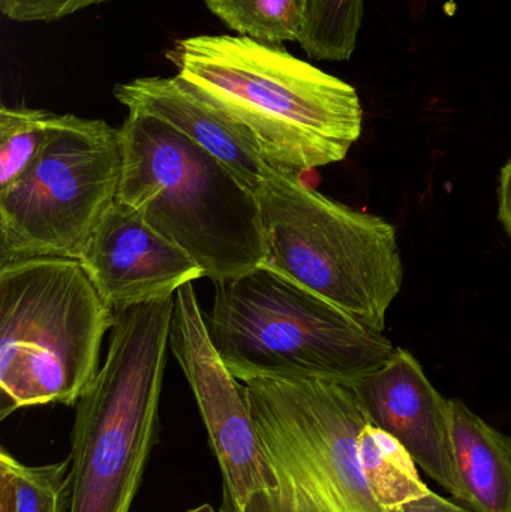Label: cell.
I'll use <instances>...</instances> for the list:
<instances>
[{
  "mask_svg": "<svg viewBox=\"0 0 511 512\" xmlns=\"http://www.w3.org/2000/svg\"><path fill=\"white\" fill-rule=\"evenodd\" d=\"M245 387L281 512H470L423 483L407 451L369 421L353 384L257 378Z\"/></svg>",
  "mask_w": 511,
  "mask_h": 512,
  "instance_id": "obj_1",
  "label": "cell"
},
{
  "mask_svg": "<svg viewBox=\"0 0 511 512\" xmlns=\"http://www.w3.org/2000/svg\"><path fill=\"white\" fill-rule=\"evenodd\" d=\"M167 57L279 170L299 173L344 161L362 134L356 89L279 45L201 35L177 41Z\"/></svg>",
  "mask_w": 511,
  "mask_h": 512,
  "instance_id": "obj_2",
  "label": "cell"
},
{
  "mask_svg": "<svg viewBox=\"0 0 511 512\" xmlns=\"http://www.w3.org/2000/svg\"><path fill=\"white\" fill-rule=\"evenodd\" d=\"M119 132L120 203L191 255L213 283L266 264L260 201L233 171L158 117L129 111Z\"/></svg>",
  "mask_w": 511,
  "mask_h": 512,
  "instance_id": "obj_3",
  "label": "cell"
},
{
  "mask_svg": "<svg viewBox=\"0 0 511 512\" xmlns=\"http://www.w3.org/2000/svg\"><path fill=\"white\" fill-rule=\"evenodd\" d=\"M204 319L219 357L242 382L317 378L353 384L395 351L383 333L266 264L216 282Z\"/></svg>",
  "mask_w": 511,
  "mask_h": 512,
  "instance_id": "obj_4",
  "label": "cell"
},
{
  "mask_svg": "<svg viewBox=\"0 0 511 512\" xmlns=\"http://www.w3.org/2000/svg\"><path fill=\"white\" fill-rule=\"evenodd\" d=\"M174 297L114 312L105 363L77 403L68 512H129L158 439Z\"/></svg>",
  "mask_w": 511,
  "mask_h": 512,
  "instance_id": "obj_5",
  "label": "cell"
},
{
  "mask_svg": "<svg viewBox=\"0 0 511 512\" xmlns=\"http://www.w3.org/2000/svg\"><path fill=\"white\" fill-rule=\"evenodd\" d=\"M113 324L78 259L0 265V420L30 406L77 405Z\"/></svg>",
  "mask_w": 511,
  "mask_h": 512,
  "instance_id": "obj_6",
  "label": "cell"
},
{
  "mask_svg": "<svg viewBox=\"0 0 511 512\" xmlns=\"http://www.w3.org/2000/svg\"><path fill=\"white\" fill-rule=\"evenodd\" d=\"M257 197L266 265L383 333L404 280L395 227L324 197L296 171L273 168Z\"/></svg>",
  "mask_w": 511,
  "mask_h": 512,
  "instance_id": "obj_7",
  "label": "cell"
},
{
  "mask_svg": "<svg viewBox=\"0 0 511 512\" xmlns=\"http://www.w3.org/2000/svg\"><path fill=\"white\" fill-rule=\"evenodd\" d=\"M119 129L104 120L54 117L32 167L0 191V265L78 259L122 180Z\"/></svg>",
  "mask_w": 511,
  "mask_h": 512,
  "instance_id": "obj_8",
  "label": "cell"
},
{
  "mask_svg": "<svg viewBox=\"0 0 511 512\" xmlns=\"http://www.w3.org/2000/svg\"><path fill=\"white\" fill-rule=\"evenodd\" d=\"M170 349L188 379L221 468L219 512H281L278 475L258 435L246 387L213 346L192 283L174 295Z\"/></svg>",
  "mask_w": 511,
  "mask_h": 512,
  "instance_id": "obj_9",
  "label": "cell"
},
{
  "mask_svg": "<svg viewBox=\"0 0 511 512\" xmlns=\"http://www.w3.org/2000/svg\"><path fill=\"white\" fill-rule=\"evenodd\" d=\"M353 387L369 421L461 502L450 399L435 390L417 358L407 349L395 348L383 366L357 379Z\"/></svg>",
  "mask_w": 511,
  "mask_h": 512,
  "instance_id": "obj_10",
  "label": "cell"
},
{
  "mask_svg": "<svg viewBox=\"0 0 511 512\" xmlns=\"http://www.w3.org/2000/svg\"><path fill=\"white\" fill-rule=\"evenodd\" d=\"M80 262L114 312L174 297L204 277L191 255L119 200L99 222Z\"/></svg>",
  "mask_w": 511,
  "mask_h": 512,
  "instance_id": "obj_11",
  "label": "cell"
},
{
  "mask_svg": "<svg viewBox=\"0 0 511 512\" xmlns=\"http://www.w3.org/2000/svg\"><path fill=\"white\" fill-rule=\"evenodd\" d=\"M120 104L134 113L164 120L215 156L234 176L258 194L273 170L239 129L179 75L137 78L114 87Z\"/></svg>",
  "mask_w": 511,
  "mask_h": 512,
  "instance_id": "obj_12",
  "label": "cell"
},
{
  "mask_svg": "<svg viewBox=\"0 0 511 512\" xmlns=\"http://www.w3.org/2000/svg\"><path fill=\"white\" fill-rule=\"evenodd\" d=\"M452 442L470 512H511V436L489 426L462 400H450Z\"/></svg>",
  "mask_w": 511,
  "mask_h": 512,
  "instance_id": "obj_13",
  "label": "cell"
},
{
  "mask_svg": "<svg viewBox=\"0 0 511 512\" xmlns=\"http://www.w3.org/2000/svg\"><path fill=\"white\" fill-rule=\"evenodd\" d=\"M71 460L29 466L0 450V512H66L71 499Z\"/></svg>",
  "mask_w": 511,
  "mask_h": 512,
  "instance_id": "obj_14",
  "label": "cell"
},
{
  "mask_svg": "<svg viewBox=\"0 0 511 512\" xmlns=\"http://www.w3.org/2000/svg\"><path fill=\"white\" fill-rule=\"evenodd\" d=\"M363 0H305L297 41L318 60H348L362 23Z\"/></svg>",
  "mask_w": 511,
  "mask_h": 512,
  "instance_id": "obj_15",
  "label": "cell"
},
{
  "mask_svg": "<svg viewBox=\"0 0 511 512\" xmlns=\"http://www.w3.org/2000/svg\"><path fill=\"white\" fill-rule=\"evenodd\" d=\"M206 5L240 36L278 44L299 38L305 0H206Z\"/></svg>",
  "mask_w": 511,
  "mask_h": 512,
  "instance_id": "obj_16",
  "label": "cell"
},
{
  "mask_svg": "<svg viewBox=\"0 0 511 512\" xmlns=\"http://www.w3.org/2000/svg\"><path fill=\"white\" fill-rule=\"evenodd\" d=\"M56 114L36 108H0V191L14 185L38 158Z\"/></svg>",
  "mask_w": 511,
  "mask_h": 512,
  "instance_id": "obj_17",
  "label": "cell"
},
{
  "mask_svg": "<svg viewBox=\"0 0 511 512\" xmlns=\"http://www.w3.org/2000/svg\"><path fill=\"white\" fill-rule=\"evenodd\" d=\"M105 0H0L3 15L20 23L54 21Z\"/></svg>",
  "mask_w": 511,
  "mask_h": 512,
  "instance_id": "obj_18",
  "label": "cell"
},
{
  "mask_svg": "<svg viewBox=\"0 0 511 512\" xmlns=\"http://www.w3.org/2000/svg\"><path fill=\"white\" fill-rule=\"evenodd\" d=\"M498 216H500L501 224L504 225L511 239V158L501 170Z\"/></svg>",
  "mask_w": 511,
  "mask_h": 512,
  "instance_id": "obj_19",
  "label": "cell"
},
{
  "mask_svg": "<svg viewBox=\"0 0 511 512\" xmlns=\"http://www.w3.org/2000/svg\"><path fill=\"white\" fill-rule=\"evenodd\" d=\"M188 512H216V511L213 510L212 505L206 504V505H201V507L194 508V510H189Z\"/></svg>",
  "mask_w": 511,
  "mask_h": 512,
  "instance_id": "obj_20",
  "label": "cell"
}]
</instances>
